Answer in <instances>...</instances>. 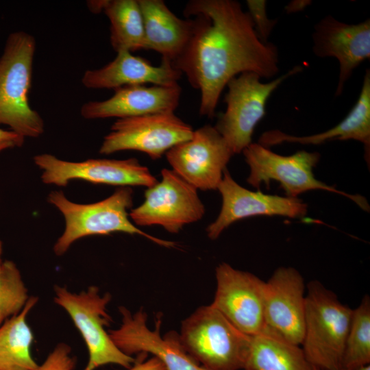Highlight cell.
Returning a JSON list of instances; mask_svg holds the SVG:
<instances>
[{
  "label": "cell",
  "instance_id": "obj_1",
  "mask_svg": "<svg viewBox=\"0 0 370 370\" xmlns=\"http://www.w3.org/2000/svg\"><path fill=\"white\" fill-rule=\"evenodd\" d=\"M184 14L192 23L190 37L173 64L199 90L201 115L214 116L222 91L239 74L271 78L278 73L276 47L260 40L239 2L191 0Z\"/></svg>",
  "mask_w": 370,
  "mask_h": 370
},
{
  "label": "cell",
  "instance_id": "obj_2",
  "mask_svg": "<svg viewBox=\"0 0 370 370\" xmlns=\"http://www.w3.org/2000/svg\"><path fill=\"white\" fill-rule=\"evenodd\" d=\"M47 201L63 215L65 228L53 245L56 256L64 255L77 240L94 235H108L124 232L144 236L151 241L166 247L175 243L163 240L139 229L129 217L133 206V190L130 187H120L108 197L91 204H77L69 200L62 191L53 190Z\"/></svg>",
  "mask_w": 370,
  "mask_h": 370
},
{
  "label": "cell",
  "instance_id": "obj_3",
  "mask_svg": "<svg viewBox=\"0 0 370 370\" xmlns=\"http://www.w3.org/2000/svg\"><path fill=\"white\" fill-rule=\"evenodd\" d=\"M34 38L27 32L10 34L0 58V125L25 138L42 135L45 124L29 103Z\"/></svg>",
  "mask_w": 370,
  "mask_h": 370
},
{
  "label": "cell",
  "instance_id": "obj_4",
  "mask_svg": "<svg viewBox=\"0 0 370 370\" xmlns=\"http://www.w3.org/2000/svg\"><path fill=\"white\" fill-rule=\"evenodd\" d=\"M301 345L308 362L323 370H341L353 309L320 282L307 286Z\"/></svg>",
  "mask_w": 370,
  "mask_h": 370
},
{
  "label": "cell",
  "instance_id": "obj_5",
  "mask_svg": "<svg viewBox=\"0 0 370 370\" xmlns=\"http://www.w3.org/2000/svg\"><path fill=\"white\" fill-rule=\"evenodd\" d=\"M179 338L206 370L243 369L251 341L211 304L199 307L182 322Z\"/></svg>",
  "mask_w": 370,
  "mask_h": 370
},
{
  "label": "cell",
  "instance_id": "obj_6",
  "mask_svg": "<svg viewBox=\"0 0 370 370\" xmlns=\"http://www.w3.org/2000/svg\"><path fill=\"white\" fill-rule=\"evenodd\" d=\"M54 293V302L69 315L87 347L88 360L83 370H95L109 364L129 369L134 364L136 360L121 352L106 330L112 320L107 312L110 293L101 295L95 286L79 293L56 286Z\"/></svg>",
  "mask_w": 370,
  "mask_h": 370
},
{
  "label": "cell",
  "instance_id": "obj_7",
  "mask_svg": "<svg viewBox=\"0 0 370 370\" xmlns=\"http://www.w3.org/2000/svg\"><path fill=\"white\" fill-rule=\"evenodd\" d=\"M242 153L249 167L247 182L254 188H260L262 184L268 188L271 181L275 180L290 197H297L309 190H327L346 197L362 210L369 211V206L364 197L339 190L314 177L313 169L321 157L318 152L302 150L293 155L282 156L258 143L250 144Z\"/></svg>",
  "mask_w": 370,
  "mask_h": 370
},
{
  "label": "cell",
  "instance_id": "obj_8",
  "mask_svg": "<svg viewBox=\"0 0 370 370\" xmlns=\"http://www.w3.org/2000/svg\"><path fill=\"white\" fill-rule=\"evenodd\" d=\"M295 66L278 78L262 83L254 73L246 72L227 84L225 111L219 116L214 127L234 154L240 153L252 143L256 125L265 114L266 103L272 92L287 78L302 71Z\"/></svg>",
  "mask_w": 370,
  "mask_h": 370
},
{
  "label": "cell",
  "instance_id": "obj_9",
  "mask_svg": "<svg viewBox=\"0 0 370 370\" xmlns=\"http://www.w3.org/2000/svg\"><path fill=\"white\" fill-rule=\"evenodd\" d=\"M144 197L143 202L129 212L136 226L160 225L177 234L205 214L197 189L172 169H162L161 180L147 188Z\"/></svg>",
  "mask_w": 370,
  "mask_h": 370
},
{
  "label": "cell",
  "instance_id": "obj_10",
  "mask_svg": "<svg viewBox=\"0 0 370 370\" xmlns=\"http://www.w3.org/2000/svg\"><path fill=\"white\" fill-rule=\"evenodd\" d=\"M194 130L174 112L117 119L104 138L101 154L134 150L157 160L174 146L190 139Z\"/></svg>",
  "mask_w": 370,
  "mask_h": 370
},
{
  "label": "cell",
  "instance_id": "obj_11",
  "mask_svg": "<svg viewBox=\"0 0 370 370\" xmlns=\"http://www.w3.org/2000/svg\"><path fill=\"white\" fill-rule=\"evenodd\" d=\"M34 162L42 171V182L47 185L66 186L71 181L79 180L121 187L148 188L158 182L149 169L135 158L71 162L42 153L34 157Z\"/></svg>",
  "mask_w": 370,
  "mask_h": 370
},
{
  "label": "cell",
  "instance_id": "obj_12",
  "mask_svg": "<svg viewBox=\"0 0 370 370\" xmlns=\"http://www.w3.org/2000/svg\"><path fill=\"white\" fill-rule=\"evenodd\" d=\"M234 155L214 126L205 125L165 154L172 170L197 190H214Z\"/></svg>",
  "mask_w": 370,
  "mask_h": 370
},
{
  "label": "cell",
  "instance_id": "obj_13",
  "mask_svg": "<svg viewBox=\"0 0 370 370\" xmlns=\"http://www.w3.org/2000/svg\"><path fill=\"white\" fill-rule=\"evenodd\" d=\"M217 288L211 305L241 332L253 336L266 326L264 282L226 262L215 269Z\"/></svg>",
  "mask_w": 370,
  "mask_h": 370
},
{
  "label": "cell",
  "instance_id": "obj_14",
  "mask_svg": "<svg viewBox=\"0 0 370 370\" xmlns=\"http://www.w3.org/2000/svg\"><path fill=\"white\" fill-rule=\"evenodd\" d=\"M119 312L121 325L108 333L124 354L130 356L151 354L162 362L166 370H206L185 351L175 331L161 335L160 317L156 321L155 328L151 330L147 325V313L143 308L132 313L121 306Z\"/></svg>",
  "mask_w": 370,
  "mask_h": 370
},
{
  "label": "cell",
  "instance_id": "obj_15",
  "mask_svg": "<svg viewBox=\"0 0 370 370\" xmlns=\"http://www.w3.org/2000/svg\"><path fill=\"white\" fill-rule=\"evenodd\" d=\"M217 190L222 205L217 219L206 227L207 236L215 240L234 222L258 215L302 218L308 205L298 197H282L252 191L238 184L226 169Z\"/></svg>",
  "mask_w": 370,
  "mask_h": 370
},
{
  "label": "cell",
  "instance_id": "obj_16",
  "mask_svg": "<svg viewBox=\"0 0 370 370\" xmlns=\"http://www.w3.org/2000/svg\"><path fill=\"white\" fill-rule=\"evenodd\" d=\"M301 273L291 267H278L264 282L266 325L300 345L304 334L306 295Z\"/></svg>",
  "mask_w": 370,
  "mask_h": 370
},
{
  "label": "cell",
  "instance_id": "obj_17",
  "mask_svg": "<svg viewBox=\"0 0 370 370\" xmlns=\"http://www.w3.org/2000/svg\"><path fill=\"white\" fill-rule=\"evenodd\" d=\"M312 40L317 57H334L338 61L335 96H339L353 71L370 58V20L347 24L328 15L314 25Z\"/></svg>",
  "mask_w": 370,
  "mask_h": 370
},
{
  "label": "cell",
  "instance_id": "obj_18",
  "mask_svg": "<svg viewBox=\"0 0 370 370\" xmlns=\"http://www.w3.org/2000/svg\"><path fill=\"white\" fill-rule=\"evenodd\" d=\"M181 92L178 84L124 86L114 89V95L106 100L84 103L80 112L86 119H123L174 112L179 105Z\"/></svg>",
  "mask_w": 370,
  "mask_h": 370
},
{
  "label": "cell",
  "instance_id": "obj_19",
  "mask_svg": "<svg viewBox=\"0 0 370 370\" xmlns=\"http://www.w3.org/2000/svg\"><path fill=\"white\" fill-rule=\"evenodd\" d=\"M182 75L169 60L162 59L159 66H153L130 51H121L103 67L85 71L82 82L86 88L93 89L114 90L124 86L147 84L173 86L178 84Z\"/></svg>",
  "mask_w": 370,
  "mask_h": 370
},
{
  "label": "cell",
  "instance_id": "obj_20",
  "mask_svg": "<svg viewBox=\"0 0 370 370\" xmlns=\"http://www.w3.org/2000/svg\"><path fill=\"white\" fill-rule=\"evenodd\" d=\"M332 140H354L362 143L365 157L369 164L370 153V71L366 70L362 86L356 103L347 115L336 126L322 133L293 136L278 130L264 132L258 143L269 147L283 143L319 145Z\"/></svg>",
  "mask_w": 370,
  "mask_h": 370
},
{
  "label": "cell",
  "instance_id": "obj_21",
  "mask_svg": "<svg viewBox=\"0 0 370 370\" xmlns=\"http://www.w3.org/2000/svg\"><path fill=\"white\" fill-rule=\"evenodd\" d=\"M144 22L145 49L156 51L173 63L190 37L192 23L177 17L162 0H138Z\"/></svg>",
  "mask_w": 370,
  "mask_h": 370
},
{
  "label": "cell",
  "instance_id": "obj_22",
  "mask_svg": "<svg viewBox=\"0 0 370 370\" xmlns=\"http://www.w3.org/2000/svg\"><path fill=\"white\" fill-rule=\"evenodd\" d=\"M302 348L268 326L251 336L244 370H312Z\"/></svg>",
  "mask_w": 370,
  "mask_h": 370
},
{
  "label": "cell",
  "instance_id": "obj_23",
  "mask_svg": "<svg viewBox=\"0 0 370 370\" xmlns=\"http://www.w3.org/2000/svg\"><path fill=\"white\" fill-rule=\"evenodd\" d=\"M38 302L31 296L23 310L0 326V370H35L38 364L32 354L33 332L27 315Z\"/></svg>",
  "mask_w": 370,
  "mask_h": 370
},
{
  "label": "cell",
  "instance_id": "obj_24",
  "mask_svg": "<svg viewBox=\"0 0 370 370\" xmlns=\"http://www.w3.org/2000/svg\"><path fill=\"white\" fill-rule=\"evenodd\" d=\"M103 12L110 23V43L116 53L145 49L144 22L138 0H106Z\"/></svg>",
  "mask_w": 370,
  "mask_h": 370
},
{
  "label": "cell",
  "instance_id": "obj_25",
  "mask_svg": "<svg viewBox=\"0 0 370 370\" xmlns=\"http://www.w3.org/2000/svg\"><path fill=\"white\" fill-rule=\"evenodd\" d=\"M370 363V298L365 295L356 309L347 335L341 370Z\"/></svg>",
  "mask_w": 370,
  "mask_h": 370
},
{
  "label": "cell",
  "instance_id": "obj_26",
  "mask_svg": "<svg viewBox=\"0 0 370 370\" xmlns=\"http://www.w3.org/2000/svg\"><path fill=\"white\" fill-rule=\"evenodd\" d=\"M29 296L16 264L11 260L0 264V326L25 308Z\"/></svg>",
  "mask_w": 370,
  "mask_h": 370
},
{
  "label": "cell",
  "instance_id": "obj_27",
  "mask_svg": "<svg viewBox=\"0 0 370 370\" xmlns=\"http://www.w3.org/2000/svg\"><path fill=\"white\" fill-rule=\"evenodd\" d=\"M246 4L248 8L247 12L252 21L258 37L263 42H268V38L277 20L268 18L266 12V1L247 0Z\"/></svg>",
  "mask_w": 370,
  "mask_h": 370
},
{
  "label": "cell",
  "instance_id": "obj_28",
  "mask_svg": "<svg viewBox=\"0 0 370 370\" xmlns=\"http://www.w3.org/2000/svg\"><path fill=\"white\" fill-rule=\"evenodd\" d=\"M75 365L76 358L72 356L70 346L61 343L35 370H73Z\"/></svg>",
  "mask_w": 370,
  "mask_h": 370
},
{
  "label": "cell",
  "instance_id": "obj_29",
  "mask_svg": "<svg viewBox=\"0 0 370 370\" xmlns=\"http://www.w3.org/2000/svg\"><path fill=\"white\" fill-rule=\"evenodd\" d=\"M139 357V360L134 364L127 369V370H166L162 362L156 357L152 356L151 358L144 360L143 356Z\"/></svg>",
  "mask_w": 370,
  "mask_h": 370
},
{
  "label": "cell",
  "instance_id": "obj_30",
  "mask_svg": "<svg viewBox=\"0 0 370 370\" xmlns=\"http://www.w3.org/2000/svg\"><path fill=\"white\" fill-rule=\"evenodd\" d=\"M25 138L11 130H4L0 128V142H12L16 147H21L24 143Z\"/></svg>",
  "mask_w": 370,
  "mask_h": 370
},
{
  "label": "cell",
  "instance_id": "obj_31",
  "mask_svg": "<svg viewBox=\"0 0 370 370\" xmlns=\"http://www.w3.org/2000/svg\"><path fill=\"white\" fill-rule=\"evenodd\" d=\"M311 3L310 1L295 0L291 1L285 7L287 13H294L303 10L306 7Z\"/></svg>",
  "mask_w": 370,
  "mask_h": 370
},
{
  "label": "cell",
  "instance_id": "obj_32",
  "mask_svg": "<svg viewBox=\"0 0 370 370\" xmlns=\"http://www.w3.org/2000/svg\"><path fill=\"white\" fill-rule=\"evenodd\" d=\"M106 0L103 1H90L88 3V8L94 13H99L103 11Z\"/></svg>",
  "mask_w": 370,
  "mask_h": 370
},
{
  "label": "cell",
  "instance_id": "obj_33",
  "mask_svg": "<svg viewBox=\"0 0 370 370\" xmlns=\"http://www.w3.org/2000/svg\"><path fill=\"white\" fill-rule=\"evenodd\" d=\"M14 147H16L15 144L12 142H0V152Z\"/></svg>",
  "mask_w": 370,
  "mask_h": 370
},
{
  "label": "cell",
  "instance_id": "obj_34",
  "mask_svg": "<svg viewBox=\"0 0 370 370\" xmlns=\"http://www.w3.org/2000/svg\"><path fill=\"white\" fill-rule=\"evenodd\" d=\"M352 370H370V365H363V366L357 367Z\"/></svg>",
  "mask_w": 370,
  "mask_h": 370
},
{
  "label": "cell",
  "instance_id": "obj_35",
  "mask_svg": "<svg viewBox=\"0 0 370 370\" xmlns=\"http://www.w3.org/2000/svg\"><path fill=\"white\" fill-rule=\"evenodd\" d=\"M2 254H3V242L0 238V264L3 262Z\"/></svg>",
  "mask_w": 370,
  "mask_h": 370
},
{
  "label": "cell",
  "instance_id": "obj_36",
  "mask_svg": "<svg viewBox=\"0 0 370 370\" xmlns=\"http://www.w3.org/2000/svg\"><path fill=\"white\" fill-rule=\"evenodd\" d=\"M312 370H323V369H318V368H316V367H313Z\"/></svg>",
  "mask_w": 370,
  "mask_h": 370
}]
</instances>
